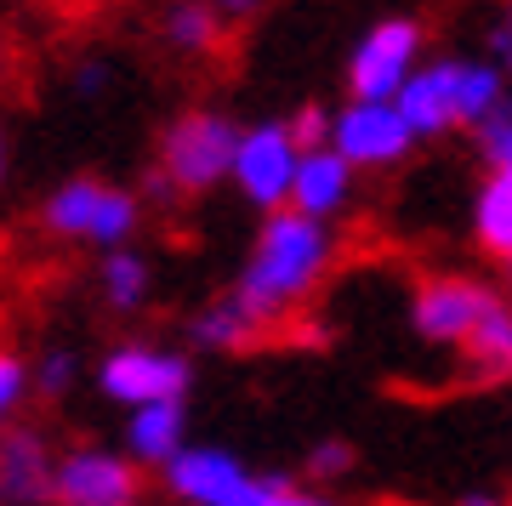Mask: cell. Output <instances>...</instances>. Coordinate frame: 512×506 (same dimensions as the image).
<instances>
[{
  "label": "cell",
  "mask_w": 512,
  "mask_h": 506,
  "mask_svg": "<svg viewBox=\"0 0 512 506\" xmlns=\"http://www.w3.org/2000/svg\"><path fill=\"white\" fill-rule=\"evenodd\" d=\"M336 262V239H330V222L319 217H302L296 205L285 211H268V222L256 228V245H251V262L239 273V302L262 319V325H274L285 319L291 308H302L319 279L330 273Z\"/></svg>",
  "instance_id": "cell-1"
},
{
  "label": "cell",
  "mask_w": 512,
  "mask_h": 506,
  "mask_svg": "<svg viewBox=\"0 0 512 506\" xmlns=\"http://www.w3.org/2000/svg\"><path fill=\"white\" fill-rule=\"evenodd\" d=\"M234 154H239V126L228 114H211V109L183 114L160 143L165 177L177 182L183 194H200L211 182L234 177Z\"/></svg>",
  "instance_id": "cell-2"
},
{
  "label": "cell",
  "mask_w": 512,
  "mask_h": 506,
  "mask_svg": "<svg viewBox=\"0 0 512 506\" xmlns=\"http://www.w3.org/2000/svg\"><path fill=\"white\" fill-rule=\"evenodd\" d=\"M421 23L416 18H376L365 40L348 52V91L370 103H393L404 80L421 69Z\"/></svg>",
  "instance_id": "cell-3"
},
{
  "label": "cell",
  "mask_w": 512,
  "mask_h": 506,
  "mask_svg": "<svg viewBox=\"0 0 512 506\" xmlns=\"http://www.w3.org/2000/svg\"><path fill=\"white\" fill-rule=\"evenodd\" d=\"M490 302L495 290L484 279H473V273H433L410 296V330L427 347H461L478 319L490 313Z\"/></svg>",
  "instance_id": "cell-4"
},
{
  "label": "cell",
  "mask_w": 512,
  "mask_h": 506,
  "mask_svg": "<svg viewBox=\"0 0 512 506\" xmlns=\"http://www.w3.org/2000/svg\"><path fill=\"white\" fill-rule=\"evenodd\" d=\"M421 137L410 131V120L399 114V103H370V97H353L348 109H336V131H330V148L353 160V171H393V165L410 160V148Z\"/></svg>",
  "instance_id": "cell-5"
},
{
  "label": "cell",
  "mask_w": 512,
  "mask_h": 506,
  "mask_svg": "<svg viewBox=\"0 0 512 506\" xmlns=\"http://www.w3.org/2000/svg\"><path fill=\"white\" fill-rule=\"evenodd\" d=\"M46 228L63 239H92V245H120L137 228V199L109 188L97 177H74L46 199Z\"/></svg>",
  "instance_id": "cell-6"
},
{
  "label": "cell",
  "mask_w": 512,
  "mask_h": 506,
  "mask_svg": "<svg viewBox=\"0 0 512 506\" xmlns=\"http://www.w3.org/2000/svg\"><path fill=\"white\" fill-rule=\"evenodd\" d=\"M296 165H302V143L291 137V126L262 120V126L239 131V154H234V182L239 194L262 205V211H285L296 188Z\"/></svg>",
  "instance_id": "cell-7"
},
{
  "label": "cell",
  "mask_w": 512,
  "mask_h": 506,
  "mask_svg": "<svg viewBox=\"0 0 512 506\" xmlns=\"http://www.w3.org/2000/svg\"><path fill=\"white\" fill-rule=\"evenodd\" d=\"M97 381L114 404L143 410V404H160V398H183L194 370H188L183 353H165V347H114Z\"/></svg>",
  "instance_id": "cell-8"
},
{
  "label": "cell",
  "mask_w": 512,
  "mask_h": 506,
  "mask_svg": "<svg viewBox=\"0 0 512 506\" xmlns=\"http://www.w3.org/2000/svg\"><path fill=\"white\" fill-rule=\"evenodd\" d=\"M52 495L63 506H131L137 501V467L109 450H74L57 467Z\"/></svg>",
  "instance_id": "cell-9"
},
{
  "label": "cell",
  "mask_w": 512,
  "mask_h": 506,
  "mask_svg": "<svg viewBox=\"0 0 512 506\" xmlns=\"http://www.w3.org/2000/svg\"><path fill=\"white\" fill-rule=\"evenodd\" d=\"M245 478H251L245 461L234 450H217V444H183V455H171V467H165L171 495L188 506H222Z\"/></svg>",
  "instance_id": "cell-10"
},
{
  "label": "cell",
  "mask_w": 512,
  "mask_h": 506,
  "mask_svg": "<svg viewBox=\"0 0 512 506\" xmlns=\"http://www.w3.org/2000/svg\"><path fill=\"white\" fill-rule=\"evenodd\" d=\"M353 160H342L336 148H302V165H296V188H291V205L302 211V217H342L353 205Z\"/></svg>",
  "instance_id": "cell-11"
},
{
  "label": "cell",
  "mask_w": 512,
  "mask_h": 506,
  "mask_svg": "<svg viewBox=\"0 0 512 506\" xmlns=\"http://www.w3.org/2000/svg\"><path fill=\"white\" fill-rule=\"evenodd\" d=\"M393 103H399V114L410 120V131H416V137H444V131H456L461 114H456L450 57H444V63H421V69L404 80V91L393 97Z\"/></svg>",
  "instance_id": "cell-12"
},
{
  "label": "cell",
  "mask_w": 512,
  "mask_h": 506,
  "mask_svg": "<svg viewBox=\"0 0 512 506\" xmlns=\"http://www.w3.org/2000/svg\"><path fill=\"white\" fill-rule=\"evenodd\" d=\"M188 444V410L183 398H160V404H143V410H131L126 421V450L131 461H143V467H171V455H183Z\"/></svg>",
  "instance_id": "cell-13"
},
{
  "label": "cell",
  "mask_w": 512,
  "mask_h": 506,
  "mask_svg": "<svg viewBox=\"0 0 512 506\" xmlns=\"http://www.w3.org/2000/svg\"><path fill=\"white\" fill-rule=\"evenodd\" d=\"M57 489V472L46 461V444L35 433H6L0 438V501L35 506Z\"/></svg>",
  "instance_id": "cell-14"
},
{
  "label": "cell",
  "mask_w": 512,
  "mask_h": 506,
  "mask_svg": "<svg viewBox=\"0 0 512 506\" xmlns=\"http://www.w3.org/2000/svg\"><path fill=\"white\" fill-rule=\"evenodd\" d=\"M461 364H467V376L484 381V387H501V381H512V302H501L495 296L490 313L473 325V336L456 347Z\"/></svg>",
  "instance_id": "cell-15"
},
{
  "label": "cell",
  "mask_w": 512,
  "mask_h": 506,
  "mask_svg": "<svg viewBox=\"0 0 512 506\" xmlns=\"http://www.w3.org/2000/svg\"><path fill=\"white\" fill-rule=\"evenodd\" d=\"M501 63H484V57H450V80H456V114L461 126H484L507 109V80H501Z\"/></svg>",
  "instance_id": "cell-16"
},
{
  "label": "cell",
  "mask_w": 512,
  "mask_h": 506,
  "mask_svg": "<svg viewBox=\"0 0 512 506\" xmlns=\"http://www.w3.org/2000/svg\"><path fill=\"white\" fill-rule=\"evenodd\" d=\"M473 239H478V251L501 256V262L512 256V177L507 171H490V177L478 182V194H473Z\"/></svg>",
  "instance_id": "cell-17"
},
{
  "label": "cell",
  "mask_w": 512,
  "mask_h": 506,
  "mask_svg": "<svg viewBox=\"0 0 512 506\" xmlns=\"http://www.w3.org/2000/svg\"><path fill=\"white\" fill-rule=\"evenodd\" d=\"M262 336V319H256L239 296H222L211 308L194 319V342L200 347H217V353H239V347H251Z\"/></svg>",
  "instance_id": "cell-18"
},
{
  "label": "cell",
  "mask_w": 512,
  "mask_h": 506,
  "mask_svg": "<svg viewBox=\"0 0 512 506\" xmlns=\"http://www.w3.org/2000/svg\"><path fill=\"white\" fill-rule=\"evenodd\" d=\"M222 12L211 0H177L171 12H165V40L171 46H183V52H211L217 46V29H222Z\"/></svg>",
  "instance_id": "cell-19"
},
{
  "label": "cell",
  "mask_w": 512,
  "mask_h": 506,
  "mask_svg": "<svg viewBox=\"0 0 512 506\" xmlns=\"http://www.w3.org/2000/svg\"><path fill=\"white\" fill-rule=\"evenodd\" d=\"M222 506H336V501H330L325 489L291 484V478L268 472V478H245V484H239Z\"/></svg>",
  "instance_id": "cell-20"
},
{
  "label": "cell",
  "mask_w": 512,
  "mask_h": 506,
  "mask_svg": "<svg viewBox=\"0 0 512 506\" xmlns=\"http://www.w3.org/2000/svg\"><path fill=\"white\" fill-rule=\"evenodd\" d=\"M103 296H109L114 308H143L148 296V262L131 251H109V262H103Z\"/></svg>",
  "instance_id": "cell-21"
},
{
  "label": "cell",
  "mask_w": 512,
  "mask_h": 506,
  "mask_svg": "<svg viewBox=\"0 0 512 506\" xmlns=\"http://www.w3.org/2000/svg\"><path fill=\"white\" fill-rule=\"evenodd\" d=\"M308 472L319 478V484H336V478H348L353 472V444L348 438H319L308 455Z\"/></svg>",
  "instance_id": "cell-22"
},
{
  "label": "cell",
  "mask_w": 512,
  "mask_h": 506,
  "mask_svg": "<svg viewBox=\"0 0 512 506\" xmlns=\"http://www.w3.org/2000/svg\"><path fill=\"white\" fill-rule=\"evenodd\" d=\"M285 126H291V137H296L302 148H325V143H330V131H336V114L319 109V103H302V109H296Z\"/></svg>",
  "instance_id": "cell-23"
},
{
  "label": "cell",
  "mask_w": 512,
  "mask_h": 506,
  "mask_svg": "<svg viewBox=\"0 0 512 506\" xmlns=\"http://www.w3.org/2000/svg\"><path fill=\"white\" fill-rule=\"evenodd\" d=\"M478 154H484V165H512V109H501L495 120H484L478 126Z\"/></svg>",
  "instance_id": "cell-24"
},
{
  "label": "cell",
  "mask_w": 512,
  "mask_h": 506,
  "mask_svg": "<svg viewBox=\"0 0 512 506\" xmlns=\"http://www.w3.org/2000/svg\"><path fill=\"white\" fill-rule=\"evenodd\" d=\"M23 387H29V370H23V359L0 353V427H6V416H12V410H18Z\"/></svg>",
  "instance_id": "cell-25"
},
{
  "label": "cell",
  "mask_w": 512,
  "mask_h": 506,
  "mask_svg": "<svg viewBox=\"0 0 512 506\" xmlns=\"http://www.w3.org/2000/svg\"><path fill=\"white\" fill-rule=\"evenodd\" d=\"M69 381H74L69 353H46V359H40V393H69Z\"/></svg>",
  "instance_id": "cell-26"
},
{
  "label": "cell",
  "mask_w": 512,
  "mask_h": 506,
  "mask_svg": "<svg viewBox=\"0 0 512 506\" xmlns=\"http://www.w3.org/2000/svg\"><path fill=\"white\" fill-rule=\"evenodd\" d=\"M490 57L501 63V69H512V23H501V29L490 35Z\"/></svg>",
  "instance_id": "cell-27"
},
{
  "label": "cell",
  "mask_w": 512,
  "mask_h": 506,
  "mask_svg": "<svg viewBox=\"0 0 512 506\" xmlns=\"http://www.w3.org/2000/svg\"><path fill=\"white\" fill-rule=\"evenodd\" d=\"M74 86H80V91H103V86H109V69H103V63H86Z\"/></svg>",
  "instance_id": "cell-28"
},
{
  "label": "cell",
  "mask_w": 512,
  "mask_h": 506,
  "mask_svg": "<svg viewBox=\"0 0 512 506\" xmlns=\"http://www.w3.org/2000/svg\"><path fill=\"white\" fill-rule=\"evenodd\" d=\"M211 6H217L222 18H251L256 6H262V0H211Z\"/></svg>",
  "instance_id": "cell-29"
},
{
  "label": "cell",
  "mask_w": 512,
  "mask_h": 506,
  "mask_svg": "<svg viewBox=\"0 0 512 506\" xmlns=\"http://www.w3.org/2000/svg\"><path fill=\"white\" fill-rule=\"evenodd\" d=\"M456 506H507V501H501V495H490V489H467Z\"/></svg>",
  "instance_id": "cell-30"
},
{
  "label": "cell",
  "mask_w": 512,
  "mask_h": 506,
  "mask_svg": "<svg viewBox=\"0 0 512 506\" xmlns=\"http://www.w3.org/2000/svg\"><path fill=\"white\" fill-rule=\"evenodd\" d=\"M507 279H512V256H507Z\"/></svg>",
  "instance_id": "cell-31"
},
{
  "label": "cell",
  "mask_w": 512,
  "mask_h": 506,
  "mask_svg": "<svg viewBox=\"0 0 512 506\" xmlns=\"http://www.w3.org/2000/svg\"><path fill=\"white\" fill-rule=\"evenodd\" d=\"M0 165H6V148H0Z\"/></svg>",
  "instance_id": "cell-32"
},
{
  "label": "cell",
  "mask_w": 512,
  "mask_h": 506,
  "mask_svg": "<svg viewBox=\"0 0 512 506\" xmlns=\"http://www.w3.org/2000/svg\"><path fill=\"white\" fill-rule=\"evenodd\" d=\"M507 23H512V6H507Z\"/></svg>",
  "instance_id": "cell-33"
},
{
  "label": "cell",
  "mask_w": 512,
  "mask_h": 506,
  "mask_svg": "<svg viewBox=\"0 0 512 506\" xmlns=\"http://www.w3.org/2000/svg\"><path fill=\"white\" fill-rule=\"evenodd\" d=\"M507 506H512V501H507Z\"/></svg>",
  "instance_id": "cell-34"
}]
</instances>
